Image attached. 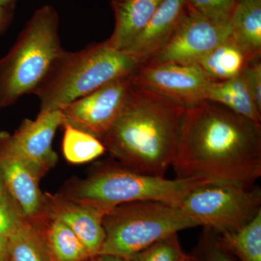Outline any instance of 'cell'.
I'll return each mask as SVG.
<instances>
[{
  "instance_id": "cell-24",
  "label": "cell",
  "mask_w": 261,
  "mask_h": 261,
  "mask_svg": "<svg viewBox=\"0 0 261 261\" xmlns=\"http://www.w3.org/2000/svg\"><path fill=\"white\" fill-rule=\"evenodd\" d=\"M27 221L28 219L9 192L0 195V234L9 238Z\"/></svg>"
},
{
  "instance_id": "cell-30",
  "label": "cell",
  "mask_w": 261,
  "mask_h": 261,
  "mask_svg": "<svg viewBox=\"0 0 261 261\" xmlns=\"http://www.w3.org/2000/svg\"><path fill=\"white\" fill-rule=\"evenodd\" d=\"M93 261H130L127 259L122 258V257L113 256L110 255H98L94 257Z\"/></svg>"
},
{
  "instance_id": "cell-6",
  "label": "cell",
  "mask_w": 261,
  "mask_h": 261,
  "mask_svg": "<svg viewBox=\"0 0 261 261\" xmlns=\"http://www.w3.org/2000/svg\"><path fill=\"white\" fill-rule=\"evenodd\" d=\"M102 224L106 239L98 255L127 260L166 237L198 226L178 205L156 201L117 205L105 215Z\"/></svg>"
},
{
  "instance_id": "cell-20",
  "label": "cell",
  "mask_w": 261,
  "mask_h": 261,
  "mask_svg": "<svg viewBox=\"0 0 261 261\" xmlns=\"http://www.w3.org/2000/svg\"><path fill=\"white\" fill-rule=\"evenodd\" d=\"M62 149L65 159L73 164L94 161L106 152L102 141L64 121Z\"/></svg>"
},
{
  "instance_id": "cell-16",
  "label": "cell",
  "mask_w": 261,
  "mask_h": 261,
  "mask_svg": "<svg viewBox=\"0 0 261 261\" xmlns=\"http://www.w3.org/2000/svg\"><path fill=\"white\" fill-rule=\"evenodd\" d=\"M29 221L40 233L53 261H84L91 257L75 233L45 210Z\"/></svg>"
},
{
  "instance_id": "cell-10",
  "label": "cell",
  "mask_w": 261,
  "mask_h": 261,
  "mask_svg": "<svg viewBox=\"0 0 261 261\" xmlns=\"http://www.w3.org/2000/svg\"><path fill=\"white\" fill-rule=\"evenodd\" d=\"M132 75L113 80L62 108L65 121L100 140L124 106Z\"/></svg>"
},
{
  "instance_id": "cell-22",
  "label": "cell",
  "mask_w": 261,
  "mask_h": 261,
  "mask_svg": "<svg viewBox=\"0 0 261 261\" xmlns=\"http://www.w3.org/2000/svg\"><path fill=\"white\" fill-rule=\"evenodd\" d=\"M10 261H53L39 231L30 221L9 238Z\"/></svg>"
},
{
  "instance_id": "cell-21",
  "label": "cell",
  "mask_w": 261,
  "mask_h": 261,
  "mask_svg": "<svg viewBox=\"0 0 261 261\" xmlns=\"http://www.w3.org/2000/svg\"><path fill=\"white\" fill-rule=\"evenodd\" d=\"M221 244L241 261H261V211L243 228L221 234Z\"/></svg>"
},
{
  "instance_id": "cell-25",
  "label": "cell",
  "mask_w": 261,
  "mask_h": 261,
  "mask_svg": "<svg viewBox=\"0 0 261 261\" xmlns=\"http://www.w3.org/2000/svg\"><path fill=\"white\" fill-rule=\"evenodd\" d=\"M236 0H187L190 10L221 22H231Z\"/></svg>"
},
{
  "instance_id": "cell-13",
  "label": "cell",
  "mask_w": 261,
  "mask_h": 261,
  "mask_svg": "<svg viewBox=\"0 0 261 261\" xmlns=\"http://www.w3.org/2000/svg\"><path fill=\"white\" fill-rule=\"evenodd\" d=\"M45 211L61 220L75 233L91 257L102 248L106 232L102 220L107 211L80 203L59 194L44 193Z\"/></svg>"
},
{
  "instance_id": "cell-23",
  "label": "cell",
  "mask_w": 261,
  "mask_h": 261,
  "mask_svg": "<svg viewBox=\"0 0 261 261\" xmlns=\"http://www.w3.org/2000/svg\"><path fill=\"white\" fill-rule=\"evenodd\" d=\"M177 233L156 242L135 255L130 261H181L185 255Z\"/></svg>"
},
{
  "instance_id": "cell-27",
  "label": "cell",
  "mask_w": 261,
  "mask_h": 261,
  "mask_svg": "<svg viewBox=\"0 0 261 261\" xmlns=\"http://www.w3.org/2000/svg\"><path fill=\"white\" fill-rule=\"evenodd\" d=\"M200 261H234L230 252L221 244L219 239L211 234L205 237L201 245Z\"/></svg>"
},
{
  "instance_id": "cell-18",
  "label": "cell",
  "mask_w": 261,
  "mask_h": 261,
  "mask_svg": "<svg viewBox=\"0 0 261 261\" xmlns=\"http://www.w3.org/2000/svg\"><path fill=\"white\" fill-rule=\"evenodd\" d=\"M206 100L218 103L233 112L260 123L261 112L257 109L241 73L230 80L212 82Z\"/></svg>"
},
{
  "instance_id": "cell-1",
  "label": "cell",
  "mask_w": 261,
  "mask_h": 261,
  "mask_svg": "<svg viewBox=\"0 0 261 261\" xmlns=\"http://www.w3.org/2000/svg\"><path fill=\"white\" fill-rule=\"evenodd\" d=\"M172 166L176 178L253 187L261 176V126L218 103L185 108Z\"/></svg>"
},
{
  "instance_id": "cell-11",
  "label": "cell",
  "mask_w": 261,
  "mask_h": 261,
  "mask_svg": "<svg viewBox=\"0 0 261 261\" xmlns=\"http://www.w3.org/2000/svg\"><path fill=\"white\" fill-rule=\"evenodd\" d=\"M0 173L7 190L29 221L44 213V196L39 189L42 176L16 149L11 134L7 132H0Z\"/></svg>"
},
{
  "instance_id": "cell-2",
  "label": "cell",
  "mask_w": 261,
  "mask_h": 261,
  "mask_svg": "<svg viewBox=\"0 0 261 261\" xmlns=\"http://www.w3.org/2000/svg\"><path fill=\"white\" fill-rule=\"evenodd\" d=\"M185 108L132 83L119 116L100 140L123 166L165 176L176 154Z\"/></svg>"
},
{
  "instance_id": "cell-4",
  "label": "cell",
  "mask_w": 261,
  "mask_h": 261,
  "mask_svg": "<svg viewBox=\"0 0 261 261\" xmlns=\"http://www.w3.org/2000/svg\"><path fill=\"white\" fill-rule=\"evenodd\" d=\"M211 181L200 178H166L139 172L121 163L99 166L92 174L70 182L62 195L108 212L118 205L156 201L178 205L194 189Z\"/></svg>"
},
{
  "instance_id": "cell-28",
  "label": "cell",
  "mask_w": 261,
  "mask_h": 261,
  "mask_svg": "<svg viewBox=\"0 0 261 261\" xmlns=\"http://www.w3.org/2000/svg\"><path fill=\"white\" fill-rule=\"evenodd\" d=\"M0 261H10L9 238L0 234Z\"/></svg>"
},
{
  "instance_id": "cell-15",
  "label": "cell",
  "mask_w": 261,
  "mask_h": 261,
  "mask_svg": "<svg viewBox=\"0 0 261 261\" xmlns=\"http://www.w3.org/2000/svg\"><path fill=\"white\" fill-rule=\"evenodd\" d=\"M163 0H112L115 29L107 39L112 47L125 50L142 32Z\"/></svg>"
},
{
  "instance_id": "cell-5",
  "label": "cell",
  "mask_w": 261,
  "mask_h": 261,
  "mask_svg": "<svg viewBox=\"0 0 261 261\" xmlns=\"http://www.w3.org/2000/svg\"><path fill=\"white\" fill-rule=\"evenodd\" d=\"M63 51L59 15L45 5L33 14L9 53L0 59V109L33 94Z\"/></svg>"
},
{
  "instance_id": "cell-9",
  "label": "cell",
  "mask_w": 261,
  "mask_h": 261,
  "mask_svg": "<svg viewBox=\"0 0 261 261\" xmlns=\"http://www.w3.org/2000/svg\"><path fill=\"white\" fill-rule=\"evenodd\" d=\"M211 80L198 65L142 64L132 83L171 99L185 108L207 99Z\"/></svg>"
},
{
  "instance_id": "cell-31",
  "label": "cell",
  "mask_w": 261,
  "mask_h": 261,
  "mask_svg": "<svg viewBox=\"0 0 261 261\" xmlns=\"http://www.w3.org/2000/svg\"><path fill=\"white\" fill-rule=\"evenodd\" d=\"M16 0H0V7L2 8H10Z\"/></svg>"
},
{
  "instance_id": "cell-7",
  "label": "cell",
  "mask_w": 261,
  "mask_h": 261,
  "mask_svg": "<svg viewBox=\"0 0 261 261\" xmlns=\"http://www.w3.org/2000/svg\"><path fill=\"white\" fill-rule=\"evenodd\" d=\"M178 207L197 226L220 234L233 232L261 211V191L228 182L211 181L194 189Z\"/></svg>"
},
{
  "instance_id": "cell-26",
  "label": "cell",
  "mask_w": 261,
  "mask_h": 261,
  "mask_svg": "<svg viewBox=\"0 0 261 261\" xmlns=\"http://www.w3.org/2000/svg\"><path fill=\"white\" fill-rule=\"evenodd\" d=\"M241 75L255 101L257 109L261 112L260 56L255 57L249 62L241 72Z\"/></svg>"
},
{
  "instance_id": "cell-19",
  "label": "cell",
  "mask_w": 261,
  "mask_h": 261,
  "mask_svg": "<svg viewBox=\"0 0 261 261\" xmlns=\"http://www.w3.org/2000/svg\"><path fill=\"white\" fill-rule=\"evenodd\" d=\"M231 37L252 57L261 53V0H240L231 18Z\"/></svg>"
},
{
  "instance_id": "cell-29",
  "label": "cell",
  "mask_w": 261,
  "mask_h": 261,
  "mask_svg": "<svg viewBox=\"0 0 261 261\" xmlns=\"http://www.w3.org/2000/svg\"><path fill=\"white\" fill-rule=\"evenodd\" d=\"M10 8H2L0 7V34L6 27L9 21Z\"/></svg>"
},
{
  "instance_id": "cell-32",
  "label": "cell",
  "mask_w": 261,
  "mask_h": 261,
  "mask_svg": "<svg viewBox=\"0 0 261 261\" xmlns=\"http://www.w3.org/2000/svg\"><path fill=\"white\" fill-rule=\"evenodd\" d=\"M7 191H8V190H7L6 186H5L4 179H3V176L0 173V195H3Z\"/></svg>"
},
{
  "instance_id": "cell-14",
  "label": "cell",
  "mask_w": 261,
  "mask_h": 261,
  "mask_svg": "<svg viewBox=\"0 0 261 261\" xmlns=\"http://www.w3.org/2000/svg\"><path fill=\"white\" fill-rule=\"evenodd\" d=\"M187 9V0H163L145 29L125 51L142 64L149 61L167 44Z\"/></svg>"
},
{
  "instance_id": "cell-8",
  "label": "cell",
  "mask_w": 261,
  "mask_h": 261,
  "mask_svg": "<svg viewBox=\"0 0 261 261\" xmlns=\"http://www.w3.org/2000/svg\"><path fill=\"white\" fill-rule=\"evenodd\" d=\"M231 36V22L214 20L188 8L167 44L143 64H197Z\"/></svg>"
},
{
  "instance_id": "cell-34",
  "label": "cell",
  "mask_w": 261,
  "mask_h": 261,
  "mask_svg": "<svg viewBox=\"0 0 261 261\" xmlns=\"http://www.w3.org/2000/svg\"><path fill=\"white\" fill-rule=\"evenodd\" d=\"M237 2L240 1V0H236Z\"/></svg>"
},
{
  "instance_id": "cell-33",
  "label": "cell",
  "mask_w": 261,
  "mask_h": 261,
  "mask_svg": "<svg viewBox=\"0 0 261 261\" xmlns=\"http://www.w3.org/2000/svg\"><path fill=\"white\" fill-rule=\"evenodd\" d=\"M181 261H200L197 257L191 256V255H186L185 254L182 257Z\"/></svg>"
},
{
  "instance_id": "cell-17",
  "label": "cell",
  "mask_w": 261,
  "mask_h": 261,
  "mask_svg": "<svg viewBox=\"0 0 261 261\" xmlns=\"http://www.w3.org/2000/svg\"><path fill=\"white\" fill-rule=\"evenodd\" d=\"M254 58L255 57L249 55L231 36L206 55L197 65L211 80L219 82L238 76Z\"/></svg>"
},
{
  "instance_id": "cell-12",
  "label": "cell",
  "mask_w": 261,
  "mask_h": 261,
  "mask_svg": "<svg viewBox=\"0 0 261 261\" xmlns=\"http://www.w3.org/2000/svg\"><path fill=\"white\" fill-rule=\"evenodd\" d=\"M64 121L61 110L40 111L35 120H24L11 135L13 145L42 178L58 162L53 141L57 130Z\"/></svg>"
},
{
  "instance_id": "cell-3",
  "label": "cell",
  "mask_w": 261,
  "mask_h": 261,
  "mask_svg": "<svg viewBox=\"0 0 261 261\" xmlns=\"http://www.w3.org/2000/svg\"><path fill=\"white\" fill-rule=\"evenodd\" d=\"M142 63L108 40L57 57L34 93L40 111L61 110L70 102L117 79L134 74Z\"/></svg>"
}]
</instances>
